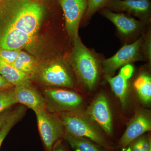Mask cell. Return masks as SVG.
<instances>
[{"mask_svg": "<svg viewBox=\"0 0 151 151\" xmlns=\"http://www.w3.org/2000/svg\"><path fill=\"white\" fill-rule=\"evenodd\" d=\"M65 133L89 139L108 150L113 147L101 129L80 110L58 113Z\"/></svg>", "mask_w": 151, "mask_h": 151, "instance_id": "obj_1", "label": "cell"}, {"mask_svg": "<svg viewBox=\"0 0 151 151\" xmlns=\"http://www.w3.org/2000/svg\"><path fill=\"white\" fill-rule=\"evenodd\" d=\"M73 45L70 64L82 84L92 90L96 86L100 76L99 60L84 45L79 35L74 40Z\"/></svg>", "mask_w": 151, "mask_h": 151, "instance_id": "obj_2", "label": "cell"}, {"mask_svg": "<svg viewBox=\"0 0 151 151\" xmlns=\"http://www.w3.org/2000/svg\"><path fill=\"white\" fill-rule=\"evenodd\" d=\"M46 108L50 112L58 114L80 110L83 98L76 92L59 88H48L43 91Z\"/></svg>", "mask_w": 151, "mask_h": 151, "instance_id": "obj_3", "label": "cell"}, {"mask_svg": "<svg viewBox=\"0 0 151 151\" xmlns=\"http://www.w3.org/2000/svg\"><path fill=\"white\" fill-rule=\"evenodd\" d=\"M37 125L41 137L47 151H52L54 145L63 137L65 131L56 113L46 108L36 113Z\"/></svg>", "mask_w": 151, "mask_h": 151, "instance_id": "obj_4", "label": "cell"}, {"mask_svg": "<svg viewBox=\"0 0 151 151\" xmlns=\"http://www.w3.org/2000/svg\"><path fill=\"white\" fill-rule=\"evenodd\" d=\"M43 9L35 2L26 1L21 4L10 25L34 37L40 25Z\"/></svg>", "mask_w": 151, "mask_h": 151, "instance_id": "obj_5", "label": "cell"}, {"mask_svg": "<svg viewBox=\"0 0 151 151\" xmlns=\"http://www.w3.org/2000/svg\"><path fill=\"white\" fill-rule=\"evenodd\" d=\"M142 38L131 44H126L116 54L103 61L105 76H113L117 69L129 63L144 60L141 50Z\"/></svg>", "mask_w": 151, "mask_h": 151, "instance_id": "obj_6", "label": "cell"}, {"mask_svg": "<svg viewBox=\"0 0 151 151\" xmlns=\"http://www.w3.org/2000/svg\"><path fill=\"white\" fill-rule=\"evenodd\" d=\"M84 113L107 136H113V118L108 99L105 94H98Z\"/></svg>", "mask_w": 151, "mask_h": 151, "instance_id": "obj_7", "label": "cell"}, {"mask_svg": "<svg viewBox=\"0 0 151 151\" xmlns=\"http://www.w3.org/2000/svg\"><path fill=\"white\" fill-rule=\"evenodd\" d=\"M59 2L64 13L68 35L73 43L78 36V27L87 9L88 0H59Z\"/></svg>", "mask_w": 151, "mask_h": 151, "instance_id": "obj_8", "label": "cell"}, {"mask_svg": "<svg viewBox=\"0 0 151 151\" xmlns=\"http://www.w3.org/2000/svg\"><path fill=\"white\" fill-rule=\"evenodd\" d=\"M151 129L150 113L145 110H139L127 124V129L119 140L118 147L122 150L127 147L132 142Z\"/></svg>", "mask_w": 151, "mask_h": 151, "instance_id": "obj_9", "label": "cell"}, {"mask_svg": "<svg viewBox=\"0 0 151 151\" xmlns=\"http://www.w3.org/2000/svg\"><path fill=\"white\" fill-rule=\"evenodd\" d=\"M39 78L44 84L50 86L71 88L74 82L66 65L55 62L43 66L40 70Z\"/></svg>", "mask_w": 151, "mask_h": 151, "instance_id": "obj_10", "label": "cell"}, {"mask_svg": "<svg viewBox=\"0 0 151 151\" xmlns=\"http://www.w3.org/2000/svg\"><path fill=\"white\" fill-rule=\"evenodd\" d=\"M105 6L111 11L127 12L145 21L150 16V0H108Z\"/></svg>", "mask_w": 151, "mask_h": 151, "instance_id": "obj_11", "label": "cell"}, {"mask_svg": "<svg viewBox=\"0 0 151 151\" xmlns=\"http://www.w3.org/2000/svg\"><path fill=\"white\" fill-rule=\"evenodd\" d=\"M103 15L116 26L122 35L129 36L133 35L142 29L147 21L137 20L124 14L116 13L108 9L102 11Z\"/></svg>", "mask_w": 151, "mask_h": 151, "instance_id": "obj_12", "label": "cell"}, {"mask_svg": "<svg viewBox=\"0 0 151 151\" xmlns=\"http://www.w3.org/2000/svg\"><path fill=\"white\" fill-rule=\"evenodd\" d=\"M14 91L16 103L27 106L32 109L35 113L47 108L43 95L40 94L30 85L15 86Z\"/></svg>", "mask_w": 151, "mask_h": 151, "instance_id": "obj_13", "label": "cell"}, {"mask_svg": "<svg viewBox=\"0 0 151 151\" xmlns=\"http://www.w3.org/2000/svg\"><path fill=\"white\" fill-rule=\"evenodd\" d=\"M133 70V66L127 64L122 68L120 72L116 76H105L113 92L119 98L123 107H125L127 104L129 88L128 80L132 76Z\"/></svg>", "mask_w": 151, "mask_h": 151, "instance_id": "obj_14", "label": "cell"}, {"mask_svg": "<svg viewBox=\"0 0 151 151\" xmlns=\"http://www.w3.org/2000/svg\"><path fill=\"white\" fill-rule=\"evenodd\" d=\"M33 37L9 25L0 40V47L10 50H20L31 42Z\"/></svg>", "mask_w": 151, "mask_h": 151, "instance_id": "obj_15", "label": "cell"}, {"mask_svg": "<svg viewBox=\"0 0 151 151\" xmlns=\"http://www.w3.org/2000/svg\"><path fill=\"white\" fill-rule=\"evenodd\" d=\"M0 74L15 86L30 85V76L0 60Z\"/></svg>", "mask_w": 151, "mask_h": 151, "instance_id": "obj_16", "label": "cell"}, {"mask_svg": "<svg viewBox=\"0 0 151 151\" xmlns=\"http://www.w3.org/2000/svg\"><path fill=\"white\" fill-rule=\"evenodd\" d=\"M63 138L72 151H111L86 138L74 137L65 133Z\"/></svg>", "mask_w": 151, "mask_h": 151, "instance_id": "obj_17", "label": "cell"}, {"mask_svg": "<svg viewBox=\"0 0 151 151\" xmlns=\"http://www.w3.org/2000/svg\"><path fill=\"white\" fill-rule=\"evenodd\" d=\"M134 86L140 100L146 104L151 101V78L149 73L142 72L134 82Z\"/></svg>", "mask_w": 151, "mask_h": 151, "instance_id": "obj_18", "label": "cell"}, {"mask_svg": "<svg viewBox=\"0 0 151 151\" xmlns=\"http://www.w3.org/2000/svg\"><path fill=\"white\" fill-rule=\"evenodd\" d=\"M25 111L23 106H19L11 111L0 129V148L11 129L23 117Z\"/></svg>", "mask_w": 151, "mask_h": 151, "instance_id": "obj_19", "label": "cell"}, {"mask_svg": "<svg viewBox=\"0 0 151 151\" xmlns=\"http://www.w3.org/2000/svg\"><path fill=\"white\" fill-rule=\"evenodd\" d=\"M17 69L30 76L35 73L37 67L35 60L31 55L24 51H21L12 65Z\"/></svg>", "mask_w": 151, "mask_h": 151, "instance_id": "obj_20", "label": "cell"}, {"mask_svg": "<svg viewBox=\"0 0 151 151\" xmlns=\"http://www.w3.org/2000/svg\"><path fill=\"white\" fill-rule=\"evenodd\" d=\"M127 147L130 151H151V138L149 135H142Z\"/></svg>", "mask_w": 151, "mask_h": 151, "instance_id": "obj_21", "label": "cell"}, {"mask_svg": "<svg viewBox=\"0 0 151 151\" xmlns=\"http://www.w3.org/2000/svg\"><path fill=\"white\" fill-rule=\"evenodd\" d=\"M16 103L14 89L0 91V114Z\"/></svg>", "mask_w": 151, "mask_h": 151, "instance_id": "obj_22", "label": "cell"}, {"mask_svg": "<svg viewBox=\"0 0 151 151\" xmlns=\"http://www.w3.org/2000/svg\"><path fill=\"white\" fill-rule=\"evenodd\" d=\"M108 0H88L87 9L84 17V21L89 19L97 11L105 6Z\"/></svg>", "mask_w": 151, "mask_h": 151, "instance_id": "obj_23", "label": "cell"}, {"mask_svg": "<svg viewBox=\"0 0 151 151\" xmlns=\"http://www.w3.org/2000/svg\"><path fill=\"white\" fill-rule=\"evenodd\" d=\"M20 50H10L0 48V60L8 64L12 65L18 56Z\"/></svg>", "mask_w": 151, "mask_h": 151, "instance_id": "obj_24", "label": "cell"}, {"mask_svg": "<svg viewBox=\"0 0 151 151\" xmlns=\"http://www.w3.org/2000/svg\"><path fill=\"white\" fill-rule=\"evenodd\" d=\"M141 51L144 57L146 58L149 62L151 60V37L150 33H148L144 40L142 39L141 45Z\"/></svg>", "mask_w": 151, "mask_h": 151, "instance_id": "obj_25", "label": "cell"}, {"mask_svg": "<svg viewBox=\"0 0 151 151\" xmlns=\"http://www.w3.org/2000/svg\"><path fill=\"white\" fill-rule=\"evenodd\" d=\"M13 86V85L10 84L0 74V91L11 90Z\"/></svg>", "mask_w": 151, "mask_h": 151, "instance_id": "obj_26", "label": "cell"}, {"mask_svg": "<svg viewBox=\"0 0 151 151\" xmlns=\"http://www.w3.org/2000/svg\"><path fill=\"white\" fill-rule=\"evenodd\" d=\"M52 151H68L60 140L55 143Z\"/></svg>", "mask_w": 151, "mask_h": 151, "instance_id": "obj_27", "label": "cell"}, {"mask_svg": "<svg viewBox=\"0 0 151 151\" xmlns=\"http://www.w3.org/2000/svg\"><path fill=\"white\" fill-rule=\"evenodd\" d=\"M11 112V111L10 110V108H9L0 114V129Z\"/></svg>", "mask_w": 151, "mask_h": 151, "instance_id": "obj_28", "label": "cell"}, {"mask_svg": "<svg viewBox=\"0 0 151 151\" xmlns=\"http://www.w3.org/2000/svg\"><path fill=\"white\" fill-rule=\"evenodd\" d=\"M122 151H130V149L129 148V147L125 148L122 149Z\"/></svg>", "mask_w": 151, "mask_h": 151, "instance_id": "obj_29", "label": "cell"}]
</instances>
